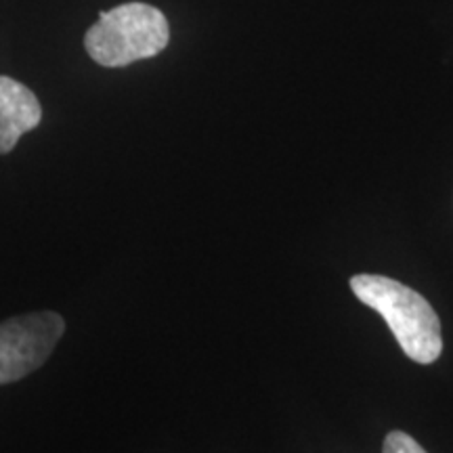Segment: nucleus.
Here are the masks:
<instances>
[{"label": "nucleus", "mask_w": 453, "mask_h": 453, "mask_svg": "<svg viewBox=\"0 0 453 453\" xmlns=\"http://www.w3.org/2000/svg\"><path fill=\"white\" fill-rule=\"evenodd\" d=\"M350 290L382 315L403 353L416 364H434L443 353L441 319L422 294L384 275H355Z\"/></svg>", "instance_id": "1"}, {"label": "nucleus", "mask_w": 453, "mask_h": 453, "mask_svg": "<svg viewBox=\"0 0 453 453\" xmlns=\"http://www.w3.org/2000/svg\"><path fill=\"white\" fill-rule=\"evenodd\" d=\"M170 41L168 19L145 3H127L99 15L84 36L90 59L104 67H124L160 55Z\"/></svg>", "instance_id": "2"}, {"label": "nucleus", "mask_w": 453, "mask_h": 453, "mask_svg": "<svg viewBox=\"0 0 453 453\" xmlns=\"http://www.w3.org/2000/svg\"><path fill=\"white\" fill-rule=\"evenodd\" d=\"M65 332V319L55 311H36L0 324V387L30 376L47 364Z\"/></svg>", "instance_id": "3"}, {"label": "nucleus", "mask_w": 453, "mask_h": 453, "mask_svg": "<svg viewBox=\"0 0 453 453\" xmlns=\"http://www.w3.org/2000/svg\"><path fill=\"white\" fill-rule=\"evenodd\" d=\"M41 118L36 95L13 78L0 76V154L13 151L21 134L36 128Z\"/></svg>", "instance_id": "4"}, {"label": "nucleus", "mask_w": 453, "mask_h": 453, "mask_svg": "<svg viewBox=\"0 0 453 453\" xmlns=\"http://www.w3.org/2000/svg\"><path fill=\"white\" fill-rule=\"evenodd\" d=\"M382 453H428L416 439L403 433V430H393L384 439Z\"/></svg>", "instance_id": "5"}]
</instances>
